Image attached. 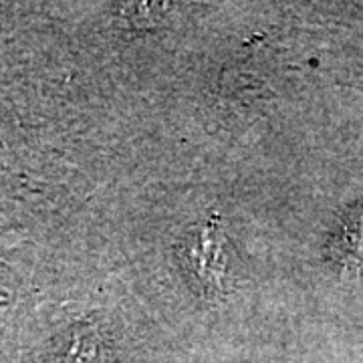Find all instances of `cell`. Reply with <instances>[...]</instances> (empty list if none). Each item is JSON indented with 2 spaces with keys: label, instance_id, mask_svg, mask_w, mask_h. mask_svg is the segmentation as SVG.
Instances as JSON below:
<instances>
[{
  "label": "cell",
  "instance_id": "obj_2",
  "mask_svg": "<svg viewBox=\"0 0 363 363\" xmlns=\"http://www.w3.org/2000/svg\"><path fill=\"white\" fill-rule=\"evenodd\" d=\"M65 363H107L101 341L93 333L79 335L71 347V353L67 355Z\"/></svg>",
  "mask_w": 363,
  "mask_h": 363
},
{
  "label": "cell",
  "instance_id": "obj_1",
  "mask_svg": "<svg viewBox=\"0 0 363 363\" xmlns=\"http://www.w3.org/2000/svg\"><path fill=\"white\" fill-rule=\"evenodd\" d=\"M180 259L202 295L214 297L228 291V250L216 222L200 224L184 238Z\"/></svg>",
  "mask_w": 363,
  "mask_h": 363
}]
</instances>
